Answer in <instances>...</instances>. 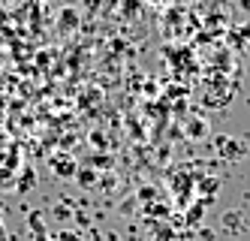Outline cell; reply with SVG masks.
Listing matches in <instances>:
<instances>
[{
	"instance_id": "8992f818",
	"label": "cell",
	"mask_w": 250,
	"mask_h": 241,
	"mask_svg": "<svg viewBox=\"0 0 250 241\" xmlns=\"http://www.w3.org/2000/svg\"><path fill=\"white\" fill-rule=\"evenodd\" d=\"M55 241H82V238H79L76 232H69V229H63V232H61V235H58Z\"/></svg>"
},
{
	"instance_id": "277c9868",
	"label": "cell",
	"mask_w": 250,
	"mask_h": 241,
	"mask_svg": "<svg viewBox=\"0 0 250 241\" xmlns=\"http://www.w3.org/2000/svg\"><path fill=\"white\" fill-rule=\"evenodd\" d=\"M33 184H37V175H33L30 166H24V178H19V190H21V193H27Z\"/></svg>"
},
{
	"instance_id": "9c48e42d",
	"label": "cell",
	"mask_w": 250,
	"mask_h": 241,
	"mask_svg": "<svg viewBox=\"0 0 250 241\" xmlns=\"http://www.w3.org/2000/svg\"><path fill=\"white\" fill-rule=\"evenodd\" d=\"M199 214H202V205H196V208L190 211V217H187V220H190V223H199Z\"/></svg>"
},
{
	"instance_id": "ba28073f",
	"label": "cell",
	"mask_w": 250,
	"mask_h": 241,
	"mask_svg": "<svg viewBox=\"0 0 250 241\" xmlns=\"http://www.w3.org/2000/svg\"><path fill=\"white\" fill-rule=\"evenodd\" d=\"M217 187H220V184L214 181V178H205V181H202V190H217Z\"/></svg>"
},
{
	"instance_id": "7a4b0ae2",
	"label": "cell",
	"mask_w": 250,
	"mask_h": 241,
	"mask_svg": "<svg viewBox=\"0 0 250 241\" xmlns=\"http://www.w3.org/2000/svg\"><path fill=\"white\" fill-rule=\"evenodd\" d=\"M217 151H220L223 157H229V160H235V157H241V154H244V148H241L235 139L220 136V139H217Z\"/></svg>"
},
{
	"instance_id": "5bb4252c",
	"label": "cell",
	"mask_w": 250,
	"mask_h": 241,
	"mask_svg": "<svg viewBox=\"0 0 250 241\" xmlns=\"http://www.w3.org/2000/svg\"><path fill=\"white\" fill-rule=\"evenodd\" d=\"M0 226H3V217H0Z\"/></svg>"
},
{
	"instance_id": "5b68a950",
	"label": "cell",
	"mask_w": 250,
	"mask_h": 241,
	"mask_svg": "<svg viewBox=\"0 0 250 241\" xmlns=\"http://www.w3.org/2000/svg\"><path fill=\"white\" fill-rule=\"evenodd\" d=\"M76 175H79V181H82V187H91V184H94V181H97V175H94V172H87V169H84V172H82V169H79V172H76Z\"/></svg>"
},
{
	"instance_id": "3957f363",
	"label": "cell",
	"mask_w": 250,
	"mask_h": 241,
	"mask_svg": "<svg viewBox=\"0 0 250 241\" xmlns=\"http://www.w3.org/2000/svg\"><path fill=\"white\" fill-rule=\"evenodd\" d=\"M187 136L190 139H205L208 136V121L205 118H190L187 121Z\"/></svg>"
},
{
	"instance_id": "52a82bcc",
	"label": "cell",
	"mask_w": 250,
	"mask_h": 241,
	"mask_svg": "<svg viewBox=\"0 0 250 241\" xmlns=\"http://www.w3.org/2000/svg\"><path fill=\"white\" fill-rule=\"evenodd\" d=\"M55 217H58V220H66V217H69V208H66V205H55Z\"/></svg>"
},
{
	"instance_id": "7c38bea8",
	"label": "cell",
	"mask_w": 250,
	"mask_h": 241,
	"mask_svg": "<svg viewBox=\"0 0 250 241\" xmlns=\"http://www.w3.org/2000/svg\"><path fill=\"white\" fill-rule=\"evenodd\" d=\"M109 241H121V238H118V235H112V238H109Z\"/></svg>"
},
{
	"instance_id": "8fae6325",
	"label": "cell",
	"mask_w": 250,
	"mask_h": 241,
	"mask_svg": "<svg viewBox=\"0 0 250 241\" xmlns=\"http://www.w3.org/2000/svg\"><path fill=\"white\" fill-rule=\"evenodd\" d=\"M238 9H241L244 15H250V0H238Z\"/></svg>"
},
{
	"instance_id": "6da1fadb",
	"label": "cell",
	"mask_w": 250,
	"mask_h": 241,
	"mask_svg": "<svg viewBox=\"0 0 250 241\" xmlns=\"http://www.w3.org/2000/svg\"><path fill=\"white\" fill-rule=\"evenodd\" d=\"M51 169H55L58 178H76L79 163L73 157H66V154H55V157H51Z\"/></svg>"
},
{
	"instance_id": "4fadbf2b",
	"label": "cell",
	"mask_w": 250,
	"mask_h": 241,
	"mask_svg": "<svg viewBox=\"0 0 250 241\" xmlns=\"http://www.w3.org/2000/svg\"><path fill=\"white\" fill-rule=\"evenodd\" d=\"M154 3H163V0H154Z\"/></svg>"
},
{
	"instance_id": "30bf717a",
	"label": "cell",
	"mask_w": 250,
	"mask_h": 241,
	"mask_svg": "<svg viewBox=\"0 0 250 241\" xmlns=\"http://www.w3.org/2000/svg\"><path fill=\"white\" fill-rule=\"evenodd\" d=\"M33 241H55L48 232H33Z\"/></svg>"
}]
</instances>
